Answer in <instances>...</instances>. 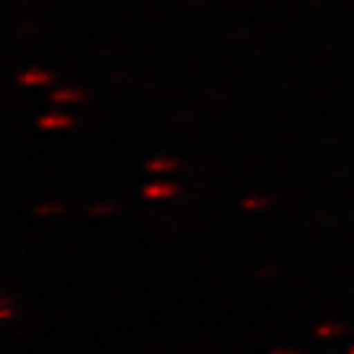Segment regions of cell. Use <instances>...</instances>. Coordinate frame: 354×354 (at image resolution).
<instances>
[{"label":"cell","instance_id":"cell-1","mask_svg":"<svg viewBox=\"0 0 354 354\" xmlns=\"http://www.w3.org/2000/svg\"><path fill=\"white\" fill-rule=\"evenodd\" d=\"M171 192H174V187H150L147 194H150V197H165V194H171Z\"/></svg>","mask_w":354,"mask_h":354}]
</instances>
